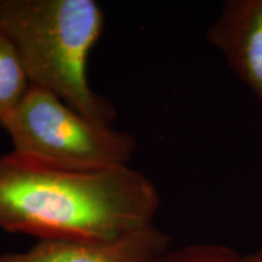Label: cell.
I'll return each instance as SVG.
<instances>
[{"label": "cell", "instance_id": "obj_1", "mask_svg": "<svg viewBox=\"0 0 262 262\" xmlns=\"http://www.w3.org/2000/svg\"><path fill=\"white\" fill-rule=\"evenodd\" d=\"M158 188L131 166L83 171L0 156V229L38 241L112 242L155 225Z\"/></svg>", "mask_w": 262, "mask_h": 262}, {"label": "cell", "instance_id": "obj_2", "mask_svg": "<svg viewBox=\"0 0 262 262\" xmlns=\"http://www.w3.org/2000/svg\"><path fill=\"white\" fill-rule=\"evenodd\" d=\"M0 28L14 42L31 86L56 95L95 122L112 124L113 102L97 94L88 61L104 28L95 0H0Z\"/></svg>", "mask_w": 262, "mask_h": 262}, {"label": "cell", "instance_id": "obj_3", "mask_svg": "<svg viewBox=\"0 0 262 262\" xmlns=\"http://www.w3.org/2000/svg\"><path fill=\"white\" fill-rule=\"evenodd\" d=\"M12 150L57 168L97 171L129 166L136 141L126 131L95 122L56 95L31 86L0 123Z\"/></svg>", "mask_w": 262, "mask_h": 262}, {"label": "cell", "instance_id": "obj_4", "mask_svg": "<svg viewBox=\"0 0 262 262\" xmlns=\"http://www.w3.org/2000/svg\"><path fill=\"white\" fill-rule=\"evenodd\" d=\"M206 39L262 103V0L226 2Z\"/></svg>", "mask_w": 262, "mask_h": 262}, {"label": "cell", "instance_id": "obj_5", "mask_svg": "<svg viewBox=\"0 0 262 262\" xmlns=\"http://www.w3.org/2000/svg\"><path fill=\"white\" fill-rule=\"evenodd\" d=\"M169 235L150 225L112 242L38 241L26 251L0 254V262H160Z\"/></svg>", "mask_w": 262, "mask_h": 262}, {"label": "cell", "instance_id": "obj_6", "mask_svg": "<svg viewBox=\"0 0 262 262\" xmlns=\"http://www.w3.org/2000/svg\"><path fill=\"white\" fill-rule=\"evenodd\" d=\"M31 84L14 42L0 28V123L27 95Z\"/></svg>", "mask_w": 262, "mask_h": 262}, {"label": "cell", "instance_id": "obj_7", "mask_svg": "<svg viewBox=\"0 0 262 262\" xmlns=\"http://www.w3.org/2000/svg\"><path fill=\"white\" fill-rule=\"evenodd\" d=\"M241 257L226 245L202 243L170 249L160 262H241Z\"/></svg>", "mask_w": 262, "mask_h": 262}, {"label": "cell", "instance_id": "obj_8", "mask_svg": "<svg viewBox=\"0 0 262 262\" xmlns=\"http://www.w3.org/2000/svg\"><path fill=\"white\" fill-rule=\"evenodd\" d=\"M241 262H262V249L258 251H255L253 254L242 256Z\"/></svg>", "mask_w": 262, "mask_h": 262}, {"label": "cell", "instance_id": "obj_9", "mask_svg": "<svg viewBox=\"0 0 262 262\" xmlns=\"http://www.w3.org/2000/svg\"><path fill=\"white\" fill-rule=\"evenodd\" d=\"M261 156H262V143H261Z\"/></svg>", "mask_w": 262, "mask_h": 262}]
</instances>
